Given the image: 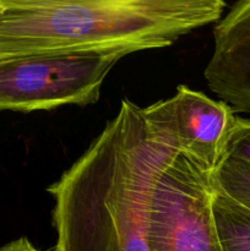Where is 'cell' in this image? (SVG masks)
Wrapping results in <instances>:
<instances>
[{"instance_id": "cell-1", "label": "cell", "mask_w": 250, "mask_h": 251, "mask_svg": "<svg viewBox=\"0 0 250 251\" xmlns=\"http://www.w3.org/2000/svg\"><path fill=\"white\" fill-rule=\"evenodd\" d=\"M180 152L172 97L119 110L80 158L47 189L54 199V251H149L150 205Z\"/></svg>"}, {"instance_id": "cell-2", "label": "cell", "mask_w": 250, "mask_h": 251, "mask_svg": "<svg viewBox=\"0 0 250 251\" xmlns=\"http://www.w3.org/2000/svg\"><path fill=\"white\" fill-rule=\"evenodd\" d=\"M223 0H0V59L171 47L218 22Z\"/></svg>"}, {"instance_id": "cell-3", "label": "cell", "mask_w": 250, "mask_h": 251, "mask_svg": "<svg viewBox=\"0 0 250 251\" xmlns=\"http://www.w3.org/2000/svg\"><path fill=\"white\" fill-rule=\"evenodd\" d=\"M129 54L112 49L0 59V112L93 104L109 71Z\"/></svg>"}, {"instance_id": "cell-4", "label": "cell", "mask_w": 250, "mask_h": 251, "mask_svg": "<svg viewBox=\"0 0 250 251\" xmlns=\"http://www.w3.org/2000/svg\"><path fill=\"white\" fill-rule=\"evenodd\" d=\"M212 173L183 151L162 172L150 205L149 251H223Z\"/></svg>"}, {"instance_id": "cell-5", "label": "cell", "mask_w": 250, "mask_h": 251, "mask_svg": "<svg viewBox=\"0 0 250 251\" xmlns=\"http://www.w3.org/2000/svg\"><path fill=\"white\" fill-rule=\"evenodd\" d=\"M203 76L235 114H250V0L237 1L216 22L213 51Z\"/></svg>"}, {"instance_id": "cell-6", "label": "cell", "mask_w": 250, "mask_h": 251, "mask_svg": "<svg viewBox=\"0 0 250 251\" xmlns=\"http://www.w3.org/2000/svg\"><path fill=\"white\" fill-rule=\"evenodd\" d=\"M172 100L180 151L213 172L225 157L238 117L225 102L185 85L176 87Z\"/></svg>"}, {"instance_id": "cell-7", "label": "cell", "mask_w": 250, "mask_h": 251, "mask_svg": "<svg viewBox=\"0 0 250 251\" xmlns=\"http://www.w3.org/2000/svg\"><path fill=\"white\" fill-rule=\"evenodd\" d=\"M212 210L223 251H250V210L216 189Z\"/></svg>"}, {"instance_id": "cell-8", "label": "cell", "mask_w": 250, "mask_h": 251, "mask_svg": "<svg viewBox=\"0 0 250 251\" xmlns=\"http://www.w3.org/2000/svg\"><path fill=\"white\" fill-rule=\"evenodd\" d=\"M216 190L250 210V164L225 156L212 173Z\"/></svg>"}, {"instance_id": "cell-9", "label": "cell", "mask_w": 250, "mask_h": 251, "mask_svg": "<svg viewBox=\"0 0 250 251\" xmlns=\"http://www.w3.org/2000/svg\"><path fill=\"white\" fill-rule=\"evenodd\" d=\"M225 156L233 157L250 164V119L237 118L228 139Z\"/></svg>"}, {"instance_id": "cell-10", "label": "cell", "mask_w": 250, "mask_h": 251, "mask_svg": "<svg viewBox=\"0 0 250 251\" xmlns=\"http://www.w3.org/2000/svg\"><path fill=\"white\" fill-rule=\"evenodd\" d=\"M0 251H41L33 247L26 237H22L20 239L14 240L9 244L0 248Z\"/></svg>"}]
</instances>
